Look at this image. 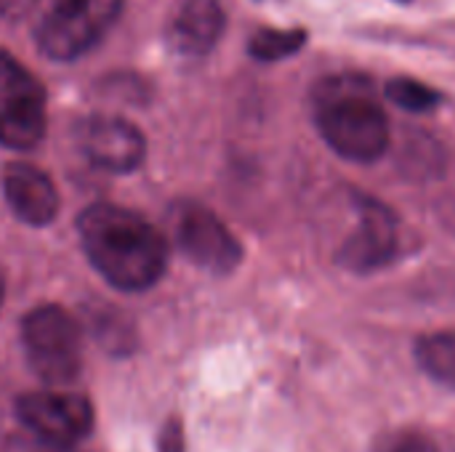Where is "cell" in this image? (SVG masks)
<instances>
[{"instance_id":"1","label":"cell","mask_w":455,"mask_h":452,"mask_svg":"<svg viewBox=\"0 0 455 452\" xmlns=\"http://www.w3.org/2000/svg\"><path fill=\"white\" fill-rule=\"evenodd\" d=\"M77 232L93 269L120 290H147L165 272L163 234L133 210L96 202L80 213Z\"/></svg>"},{"instance_id":"2","label":"cell","mask_w":455,"mask_h":452,"mask_svg":"<svg viewBox=\"0 0 455 452\" xmlns=\"http://www.w3.org/2000/svg\"><path fill=\"white\" fill-rule=\"evenodd\" d=\"M315 123L325 144L344 160L376 163L389 149V117L357 75L331 77L315 91Z\"/></svg>"},{"instance_id":"3","label":"cell","mask_w":455,"mask_h":452,"mask_svg":"<svg viewBox=\"0 0 455 452\" xmlns=\"http://www.w3.org/2000/svg\"><path fill=\"white\" fill-rule=\"evenodd\" d=\"M123 0H37L35 40L56 61L91 51L120 16Z\"/></svg>"},{"instance_id":"4","label":"cell","mask_w":455,"mask_h":452,"mask_svg":"<svg viewBox=\"0 0 455 452\" xmlns=\"http://www.w3.org/2000/svg\"><path fill=\"white\" fill-rule=\"evenodd\" d=\"M21 344L29 368L53 386L69 384L83 368V333L69 312L45 304L21 322Z\"/></svg>"},{"instance_id":"5","label":"cell","mask_w":455,"mask_h":452,"mask_svg":"<svg viewBox=\"0 0 455 452\" xmlns=\"http://www.w3.org/2000/svg\"><path fill=\"white\" fill-rule=\"evenodd\" d=\"M45 136V91L37 77L0 51V144L32 149Z\"/></svg>"},{"instance_id":"6","label":"cell","mask_w":455,"mask_h":452,"mask_svg":"<svg viewBox=\"0 0 455 452\" xmlns=\"http://www.w3.org/2000/svg\"><path fill=\"white\" fill-rule=\"evenodd\" d=\"M171 232L181 253L211 274H229L243 261L237 237L211 208L200 202H176L171 208Z\"/></svg>"},{"instance_id":"7","label":"cell","mask_w":455,"mask_h":452,"mask_svg":"<svg viewBox=\"0 0 455 452\" xmlns=\"http://www.w3.org/2000/svg\"><path fill=\"white\" fill-rule=\"evenodd\" d=\"M16 416L35 437L56 448H72L93 432V408L77 394H24L16 402Z\"/></svg>"},{"instance_id":"8","label":"cell","mask_w":455,"mask_h":452,"mask_svg":"<svg viewBox=\"0 0 455 452\" xmlns=\"http://www.w3.org/2000/svg\"><path fill=\"white\" fill-rule=\"evenodd\" d=\"M77 144L91 165L109 173H128L139 168L147 152V141L139 128L109 115L83 120L77 125Z\"/></svg>"},{"instance_id":"9","label":"cell","mask_w":455,"mask_h":452,"mask_svg":"<svg viewBox=\"0 0 455 452\" xmlns=\"http://www.w3.org/2000/svg\"><path fill=\"white\" fill-rule=\"evenodd\" d=\"M397 229L395 218L379 202L365 200L360 224L341 248V264L352 272H373L395 258Z\"/></svg>"},{"instance_id":"10","label":"cell","mask_w":455,"mask_h":452,"mask_svg":"<svg viewBox=\"0 0 455 452\" xmlns=\"http://www.w3.org/2000/svg\"><path fill=\"white\" fill-rule=\"evenodd\" d=\"M3 189L11 210L24 224L43 226L51 224L59 213V192L48 173L35 165L11 163L3 173Z\"/></svg>"},{"instance_id":"11","label":"cell","mask_w":455,"mask_h":452,"mask_svg":"<svg viewBox=\"0 0 455 452\" xmlns=\"http://www.w3.org/2000/svg\"><path fill=\"white\" fill-rule=\"evenodd\" d=\"M227 24L221 0H184L168 19V43L184 56L208 53Z\"/></svg>"},{"instance_id":"12","label":"cell","mask_w":455,"mask_h":452,"mask_svg":"<svg viewBox=\"0 0 455 452\" xmlns=\"http://www.w3.org/2000/svg\"><path fill=\"white\" fill-rule=\"evenodd\" d=\"M416 360L429 378L455 389V330L424 336L416 344Z\"/></svg>"},{"instance_id":"13","label":"cell","mask_w":455,"mask_h":452,"mask_svg":"<svg viewBox=\"0 0 455 452\" xmlns=\"http://www.w3.org/2000/svg\"><path fill=\"white\" fill-rule=\"evenodd\" d=\"M304 43H307L304 29H259L251 37L248 51L259 61H280V59L293 56L296 51H301Z\"/></svg>"},{"instance_id":"14","label":"cell","mask_w":455,"mask_h":452,"mask_svg":"<svg viewBox=\"0 0 455 452\" xmlns=\"http://www.w3.org/2000/svg\"><path fill=\"white\" fill-rule=\"evenodd\" d=\"M387 96L405 112H429L437 101L440 93L413 77H395L387 83Z\"/></svg>"},{"instance_id":"15","label":"cell","mask_w":455,"mask_h":452,"mask_svg":"<svg viewBox=\"0 0 455 452\" xmlns=\"http://www.w3.org/2000/svg\"><path fill=\"white\" fill-rule=\"evenodd\" d=\"M384 452H440L435 448V442L419 432H405V434H397Z\"/></svg>"},{"instance_id":"16","label":"cell","mask_w":455,"mask_h":452,"mask_svg":"<svg viewBox=\"0 0 455 452\" xmlns=\"http://www.w3.org/2000/svg\"><path fill=\"white\" fill-rule=\"evenodd\" d=\"M160 452H184V434L179 421H168L160 437Z\"/></svg>"},{"instance_id":"17","label":"cell","mask_w":455,"mask_h":452,"mask_svg":"<svg viewBox=\"0 0 455 452\" xmlns=\"http://www.w3.org/2000/svg\"><path fill=\"white\" fill-rule=\"evenodd\" d=\"M37 5V0H0V13L3 16H24V13H32Z\"/></svg>"},{"instance_id":"18","label":"cell","mask_w":455,"mask_h":452,"mask_svg":"<svg viewBox=\"0 0 455 452\" xmlns=\"http://www.w3.org/2000/svg\"><path fill=\"white\" fill-rule=\"evenodd\" d=\"M3 293H5V285H3V274H0V304H3Z\"/></svg>"},{"instance_id":"19","label":"cell","mask_w":455,"mask_h":452,"mask_svg":"<svg viewBox=\"0 0 455 452\" xmlns=\"http://www.w3.org/2000/svg\"><path fill=\"white\" fill-rule=\"evenodd\" d=\"M395 3H411V0H395Z\"/></svg>"}]
</instances>
